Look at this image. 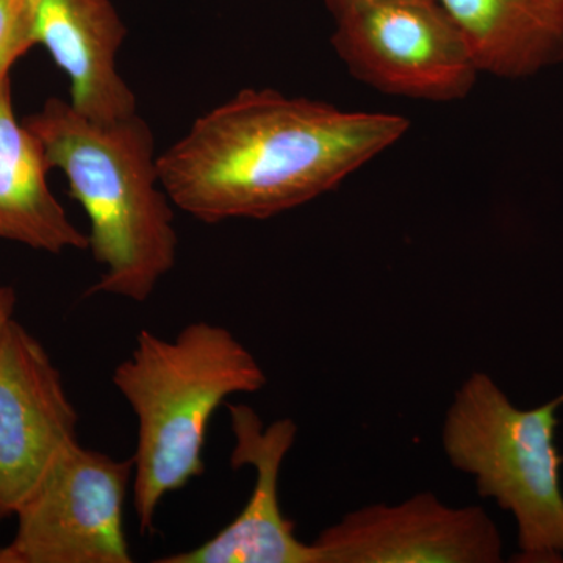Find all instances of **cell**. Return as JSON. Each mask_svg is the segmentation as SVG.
Returning <instances> with one entry per match:
<instances>
[{
    "label": "cell",
    "mask_w": 563,
    "mask_h": 563,
    "mask_svg": "<svg viewBox=\"0 0 563 563\" xmlns=\"http://www.w3.org/2000/svg\"><path fill=\"white\" fill-rule=\"evenodd\" d=\"M401 114L247 88L158 155L162 187L195 220H266L332 191L409 132Z\"/></svg>",
    "instance_id": "1"
},
{
    "label": "cell",
    "mask_w": 563,
    "mask_h": 563,
    "mask_svg": "<svg viewBox=\"0 0 563 563\" xmlns=\"http://www.w3.org/2000/svg\"><path fill=\"white\" fill-rule=\"evenodd\" d=\"M24 124L40 140L49 168L65 174L70 198L90 218L88 250L103 273L88 295L150 299L176 266L179 250L150 124L139 113L91 120L57 98L47 99Z\"/></svg>",
    "instance_id": "2"
},
{
    "label": "cell",
    "mask_w": 563,
    "mask_h": 563,
    "mask_svg": "<svg viewBox=\"0 0 563 563\" xmlns=\"http://www.w3.org/2000/svg\"><path fill=\"white\" fill-rule=\"evenodd\" d=\"M111 380L139 422L133 509L144 536L154 531L163 498L206 470L203 444L214 412L229 396L261 391L268 379L229 329L196 321L174 340L141 331Z\"/></svg>",
    "instance_id": "3"
},
{
    "label": "cell",
    "mask_w": 563,
    "mask_h": 563,
    "mask_svg": "<svg viewBox=\"0 0 563 563\" xmlns=\"http://www.w3.org/2000/svg\"><path fill=\"white\" fill-rule=\"evenodd\" d=\"M563 395L533 409L510 401L492 376L474 372L444 417L448 461L468 474L483 498L512 515L517 562H563L562 457L555 444Z\"/></svg>",
    "instance_id": "4"
},
{
    "label": "cell",
    "mask_w": 563,
    "mask_h": 563,
    "mask_svg": "<svg viewBox=\"0 0 563 563\" xmlns=\"http://www.w3.org/2000/svg\"><path fill=\"white\" fill-rule=\"evenodd\" d=\"M333 21V49L374 90L454 102L476 85L481 70L465 36L433 0H372Z\"/></svg>",
    "instance_id": "5"
},
{
    "label": "cell",
    "mask_w": 563,
    "mask_h": 563,
    "mask_svg": "<svg viewBox=\"0 0 563 563\" xmlns=\"http://www.w3.org/2000/svg\"><path fill=\"white\" fill-rule=\"evenodd\" d=\"M132 474V459L66 444L13 514L16 533L0 547V563H131L124 504Z\"/></svg>",
    "instance_id": "6"
},
{
    "label": "cell",
    "mask_w": 563,
    "mask_h": 563,
    "mask_svg": "<svg viewBox=\"0 0 563 563\" xmlns=\"http://www.w3.org/2000/svg\"><path fill=\"white\" fill-rule=\"evenodd\" d=\"M318 563H498L503 537L483 507H454L431 492L369 504L317 537Z\"/></svg>",
    "instance_id": "7"
},
{
    "label": "cell",
    "mask_w": 563,
    "mask_h": 563,
    "mask_svg": "<svg viewBox=\"0 0 563 563\" xmlns=\"http://www.w3.org/2000/svg\"><path fill=\"white\" fill-rule=\"evenodd\" d=\"M76 407L43 344L11 321L0 340V506L7 517L77 440Z\"/></svg>",
    "instance_id": "8"
},
{
    "label": "cell",
    "mask_w": 563,
    "mask_h": 563,
    "mask_svg": "<svg viewBox=\"0 0 563 563\" xmlns=\"http://www.w3.org/2000/svg\"><path fill=\"white\" fill-rule=\"evenodd\" d=\"M235 437L233 470L255 468L250 501L217 536L190 551L157 559L158 563H318L313 543L296 537L295 523L284 517L279 501L282 463L295 444L298 426L280 418L263 426L244 404H228Z\"/></svg>",
    "instance_id": "9"
},
{
    "label": "cell",
    "mask_w": 563,
    "mask_h": 563,
    "mask_svg": "<svg viewBox=\"0 0 563 563\" xmlns=\"http://www.w3.org/2000/svg\"><path fill=\"white\" fill-rule=\"evenodd\" d=\"M128 29L110 0H33V43L68 77L70 106L114 121L136 113V98L118 73Z\"/></svg>",
    "instance_id": "10"
},
{
    "label": "cell",
    "mask_w": 563,
    "mask_h": 563,
    "mask_svg": "<svg viewBox=\"0 0 563 563\" xmlns=\"http://www.w3.org/2000/svg\"><path fill=\"white\" fill-rule=\"evenodd\" d=\"M49 163L35 133L18 121L10 76L0 79V239L62 254L90 240L70 222L47 185Z\"/></svg>",
    "instance_id": "11"
},
{
    "label": "cell",
    "mask_w": 563,
    "mask_h": 563,
    "mask_svg": "<svg viewBox=\"0 0 563 563\" xmlns=\"http://www.w3.org/2000/svg\"><path fill=\"white\" fill-rule=\"evenodd\" d=\"M465 36L481 74L529 79L563 65V0H435Z\"/></svg>",
    "instance_id": "12"
},
{
    "label": "cell",
    "mask_w": 563,
    "mask_h": 563,
    "mask_svg": "<svg viewBox=\"0 0 563 563\" xmlns=\"http://www.w3.org/2000/svg\"><path fill=\"white\" fill-rule=\"evenodd\" d=\"M33 43V0H0V79Z\"/></svg>",
    "instance_id": "13"
},
{
    "label": "cell",
    "mask_w": 563,
    "mask_h": 563,
    "mask_svg": "<svg viewBox=\"0 0 563 563\" xmlns=\"http://www.w3.org/2000/svg\"><path fill=\"white\" fill-rule=\"evenodd\" d=\"M14 307H16V292L11 287L0 285V340L13 321Z\"/></svg>",
    "instance_id": "14"
},
{
    "label": "cell",
    "mask_w": 563,
    "mask_h": 563,
    "mask_svg": "<svg viewBox=\"0 0 563 563\" xmlns=\"http://www.w3.org/2000/svg\"><path fill=\"white\" fill-rule=\"evenodd\" d=\"M328 10L331 11L332 16L343 13V11L352 9V7L361 5V3L372 2V0H322ZM435 2V0H433Z\"/></svg>",
    "instance_id": "15"
},
{
    "label": "cell",
    "mask_w": 563,
    "mask_h": 563,
    "mask_svg": "<svg viewBox=\"0 0 563 563\" xmlns=\"http://www.w3.org/2000/svg\"><path fill=\"white\" fill-rule=\"evenodd\" d=\"M7 515L5 512H3V509H2V506H0V520H3V518H5Z\"/></svg>",
    "instance_id": "16"
}]
</instances>
